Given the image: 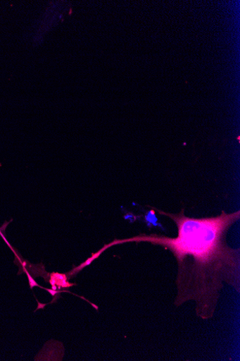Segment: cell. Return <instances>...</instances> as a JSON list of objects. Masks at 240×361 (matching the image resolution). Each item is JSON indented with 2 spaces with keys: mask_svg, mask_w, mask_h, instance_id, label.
Wrapping results in <instances>:
<instances>
[{
  "mask_svg": "<svg viewBox=\"0 0 240 361\" xmlns=\"http://www.w3.org/2000/svg\"><path fill=\"white\" fill-rule=\"evenodd\" d=\"M159 214L172 219L178 236L171 238L158 235H140L115 244L129 242L149 243L170 250L178 264L177 278L178 307L189 302H196V314L202 319L214 317L224 283L240 291L239 250L229 247L226 235L240 218V212L215 217L195 219L187 216L184 210L172 214Z\"/></svg>",
  "mask_w": 240,
  "mask_h": 361,
  "instance_id": "cell-1",
  "label": "cell"
},
{
  "mask_svg": "<svg viewBox=\"0 0 240 361\" xmlns=\"http://www.w3.org/2000/svg\"><path fill=\"white\" fill-rule=\"evenodd\" d=\"M68 275L53 273L51 275L49 283L51 284L53 290H56L57 288H68L76 284L71 283L68 281Z\"/></svg>",
  "mask_w": 240,
  "mask_h": 361,
  "instance_id": "cell-2",
  "label": "cell"
},
{
  "mask_svg": "<svg viewBox=\"0 0 240 361\" xmlns=\"http://www.w3.org/2000/svg\"><path fill=\"white\" fill-rule=\"evenodd\" d=\"M28 279L30 281V288H32L33 286H39L35 281H33V279L31 278V276L27 274ZM40 287V286H39Z\"/></svg>",
  "mask_w": 240,
  "mask_h": 361,
  "instance_id": "cell-3",
  "label": "cell"
}]
</instances>
